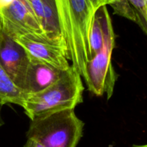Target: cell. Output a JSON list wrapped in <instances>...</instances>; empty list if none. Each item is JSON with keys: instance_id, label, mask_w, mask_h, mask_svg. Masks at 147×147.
<instances>
[{"instance_id": "1", "label": "cell", "mask_w": 147, "mask_h": 147, "mask_svg": "<svg viewBox=\"0 0 147 147\" xmlns=\"http://www.w3.org/2000/svg\"><path fill=\"white\" fill-rule=\"evenodd\" d=\"M66 55L83 77L90 60L88 36L95 10L88 0H55Z\"/></svg>"}, {"instance_id": "2", "label": "cell", "mask_w": 147, "mask_h": 147, "mask_svg": "<svg viewBox=\"0 0 147 147\" xmlns=\"http://www.w3.org/2000/svg\"><path fill=\"white\" fill-rule=\"evenodd\" d=\"M84 91L81 76L70 65L59 80L44 90L26 95L21 107L32 120L65 109H75L83 102Z\"/></svg>"}, {"instance_id": "3", "label": "cell", "mask_w": 147, "mask_h": 147, "mask_svg": "<svg viewBox=\"0 0 147 147\" xmlns=\"http://www.w3.org/2000/svg\"><path fill=\"white\" fill-rule=\"evenodd\" d=\"M83 128L84 122L78 118L74 109H65L32 120L27 137L45 147H76Z\"/></svg>"}, {"instance_id": "4", "label": "cell", "mask_w": 147, "mask_h": 147, "mask_svg": "<svg viewBox=\"0 0 147 147\" xmlns=\"http://www.w3.org/2000/svg\"><path fill=\"white\" fill-rule=\"evenodd\" d=\"M115 46V34L111 19L106 22L105 42L103 48L88 61L83 79L89 91L97 96L106 94L108 99L113 95L117 74L112 66L111 56Z\"/></svg>"}, {"instance_id": "5", "label": "cell", "mask_w": 147, "mask_h": 147, "mask_svg": "<svg viewBox=\"0 0 147 147\" xmlns=\"http://www.w3.org/2000/svg\"><path fill=\"white\" fill-rule=\"evenodd\" d=\"M0 24L9 35H32L49 40L26 0H15L0 10Z\"/></svg>"}, {"instance_id": "6", "label": "cell", "mask_w": 147, "mask_h": 147, "mask_svg": "<svg viewBox=\"0 0 147 147\" xmlns=\"http://www.w3.org/2000/svg\"><path fill=\"white\" fill-rule=\"evenodd\" d=\"M30 61L25 50L0 24V64L23 92Z\"/></svg>"}, {"instance_id": "7", "label": "cell", "mask_w": 147, "mask_h": 147, "mask_svg": "<svg viewBox=\"0 0 147 147\" xmlns=\"http://www.w3.org/2000/svg\"><path fill=\"white\" fill-rule=\"evenodd\" d=\"M25 50L30 59L47 63L61 70L70 68L65 50L61 46L44 37L32 35H9Z\"/></svg>"}, {"instance_id": "8", "label": "cell", "mask_w": 147, "mask_h": 147, "mask_svg": "<svg viewBox=\"0 0 147 147\" xmlns=\"http://www.w3.org/2000/svg\"><path fill=\"white\" fill-rule=\"evenodd\" d=\"M65 71L47 63L30 59L24 92L30 95L44 90L59 80Z\"/></svg>"}, {"instance_id": "9", "label": "cell", "mask_w": 147, "mask_h": 147, "mask_svg": "<svg viewBox=\"0 0 147 147\" xmlns=\"http://www.w3.org/2000/svg\"><path fill=\"white\" fill-rule=\"evenodd\" d=\"M109 17L106 5L99 7L93 14L88 36L90 59L96 56L104 46L106 22Z\"/></svg>"}, {"instance_id": "10", "label": "cell", "mask_w": 147, "mask_h": 147, "mask_svg": "<svg viewBox=\"0 0 147 147\" xmlns=\"http://www.w3.org/2000/svg\"><path fill=\"white\" fill-rule=\"evenodd\" d=\"M42 1L45 14L43 30L47 37L50 41L63 48L66 53L65 45L62 35L55 1V0H42Z\"/></svg>"}, {"instance_id": "11", "label": "cell", "mask_w": 147, "mask_h": 147, "mask_svg": "<svg viewBox=\"0 0 147 147\" xmlns=\"http://www.w3.org/2000/svg\"><path fill=\"white\" fill-rule=\"evenodd\" d=\"M26 94L17 87L0 64V100L5 104H15L21 106Z\"/></svg>"}, {"instance_id": "12", "label": "cell", "mask_w": 147, "mask_h": 147, "mask_svg": "<svg viewBox=\"0 0 147 147\" xmlns=\"http://www.w3.org/2000/svg\"><path fill=\"white\" fill-rule=\"evenodd\" d=\"M88 1L91 4L95 12L96 11V10H98L99 7H102V6H111L112 3H113V0H88Z\"/></svg>"}, {"instance_id": "13", "label": "cell", "mask_w": 147, "mask_h": 147, "mask_svg": "<svg viewBox=\"0 0 147 147\" xmlns=\"http://www.w3.org/2000/svg\"><path fill=\"white\" fill-rule=\"evenodd\" d=\"M23 147H45L42 144H40L38 141H35L31 138H27V141L23 146Z\"/></svg>"}, {"instance_id": "14", "label": "cell", "mask_w": 147, "mask_h": 147, "mask_svg": "<svg viewBox=\"0 0 147 147\" xmlns=\"http://www.w3.org/2000/svg\"><path fill=\"white\" fill-rule=\"evenodd\" d=\"M14 1L15 0H0V10H2V9L9 7Z\"/></svg>"}, {"instance_id": "15", "label": "cell", "mask_w": 147, "mask_h": 147, "mask_svg": "<svg viewBox=\"0 0 147 147\" xmlns=\"http://www.w3.org/2000/svg\"><path fill=\"white\" fill-rule=\"evenodd\" d=\"M4 105V104L3 103L1 100H0V127L2 126L4 123V121H3V120H2V118H1V108H2L3 105Z\"/></svg>"}, {"instance_id": "16", "label": "cell", "mask_w": 147, "mask_h": 147, "mask_svg": "<svg viewBox=\"0 0 147 147\" xmlns=\"http://www.w3.org/2000/svg\"><path fill=\"white\" fill-rule=\"evenodd\" d=\"M131 147H147V144H142V145H133Z\"/></svg>"}]
</instances>
